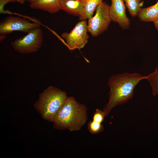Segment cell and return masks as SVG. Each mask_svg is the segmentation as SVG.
Instances as JSON below:
<instances>
[{
  "mask_svg": "<svg viewBox=\"0 0 158 158\" xmlns=\"http://www.w3.org/2000/svg\"><path fill=\"white\" fill-rule=\"evenodd\" d=\"M146 78V76L138 73L124 72L110 76L108 82L110 89L109 101L103 110L106 117L116 106L126 103L132 99L135 87L141 80Z\"/></svg>",
  "mask_w": 158,
  "mask_h": 158,
  "instance_id": "6da1fadb",
  "label": "cell"
},
{
  "mask_svg": "<svg viewBox=\"0 0 158 158\" xmlns=\"http://www.w3.org/2000/svg\"><path fill=\"white\" fill-rule=\"evenodd\" d=\"M87 110L85 105L74 97H67L53 119L54 127L71 131L80 130L87 121Z\"/></svg>",
  "mask_w": 158,
  "mask_h": 158,
  "instance_id": "7a4b0ae2",
  "label": "cell"
},
{
  "mask_svg": "<svg viewBox=\"0 0 158 158\" xmlns=\"http://www.w3.org/2000/svg\"><path fill=\"white\" fill-rule=\"evenodd\" d=\"M67 97L65 91L54 86H49L40 94L35 106L43 118L53 122Z\"/></svg>",
  "mask_w": 158,
  "mask_h": 158,
  "instance_id": "3957f363",
  "label": "cell"
},
{
  "mask_svg": "<svg viewBox=\"0 0 158 158\" xmlns=\"http://www.w3.org/2000/svg\"><path fill=\"white\" fill-rule=\"evenodd\" d=\"M43 33L40 28L35 29L25 35L16 39L11 43L14 50L23 54L37 51L41 47Z\"/></svg>",
  "mask_w": 158,
  "mask_h": 158,
  "instance_id": "277c9868",
  "label": "cell"
},
{
  "mask_svg": "<svg viewBox=\"0 0 158 158\" xmlns=\"http://www.w3.org/2000/svg\"><path fill=\"white\" fill-rule=\"evenodd\" d=\"M109 6L102 1L96 9L95 15L88 19V32L96 37L107 30L111 21L109 14Z\"/></svg>",
  "mask_w": 158,
  "mask_h": 158,
  "instance_id": "5b68a950",
  "label": "cell"
},
{
  "mask_svg": "<svg viewBox=\"0 0 158 158\" xmlns=\"http://www.w3.org/2000/svg\"><path fill=\"white\" fill-rule=\"evenodd\" d=\"M40 24L37 22H32L27 19L20 17L10 16L6 17L0 23V36H6L14 31L25 33L40 28Z\"/></svg>",
  "mask_w": 158,
  "mask_h": 158,
  "instance_id": "8992f818",
  "label": "cell"
},
{
  "mask_svg": "<svg viewBox=\"0 0 158 158\" xmlns=\"http://www.w3.org/2000/svg\"><path fill=\"white\" fill-rule=\"evenodd\" d=\"M87 32V23L86 20H82L69 32H64L61 35L69 49L75 50L82 48L87 44L89 38Z\"/></svg>",
  "mask_w": 158,
  "mask_h": 158,
  "instance_id": "52a82bcc",
  "label": "cell"
},
{
  "mask_svg": "<svg viewBox=\"0 0 158 158\" xmlns=\"http://www.w3.org/2000/svg\"><path fill=\"white\" fill-rule=\"evenodd\" d=\"M109 14L111 20L118 23L123 29H129L130 20L126 13V5L124 0H111Z\"/></svg>",
  "mask_w": 158,
  "mask_h": 158,
  "instance_id": "ba28073f",
  "label": "cell"
},
{
  "mask_svg": "<svg viewBox=\"0 0 158 158\" xmlns=\"http://www.w3.org/2000/svg\"><path fill=\"white\" fill-rule=\"evenodd\" d=\"M30 7L33 9L40 10L51 14L61 10L60 0H35L30 4Z\"/></svg>",
  "mask_w": 158,
  "mask_h": 158,
  "instance_id": "9c48e42d",
  "label": "cell"
},
{
  "mask_svg": "<svg viewBox=\"0 0 158 158\" xmlns=\"http://www.w3.org/2000/svg\"><path fill=\"white\" fill-rule=\"evenodd\" d=\"M60 6L61 10L79 17L83 11V0H60Z\"/></svg>",
  "mask_w": 158,
  "mask_h": 158,
  "instance_id": "30bf717a",
  "label": "cell"
},
{
  "mask_svg": "<svg viewBox=\"0 0 158 158\" xmlns=\"http://www.w3.org/2000/svg\"><path fill=\"white\" fill-rule=\"evenodd\" d=\"M138 16L142 21L154 22L158 18V0L155 4L142 8Z\"/></svg>",
  "mask_w": 158,
  "mask_h": 158,
  "instance_id": "8fae6325",
  "label": "cell"
},
{
  "mask_svg": "<svg viewBox=\"0 0 158 158\" xmlns=\"http://www.w3.org/2000/svg\"><path fill=\"white\" fill-rule=\"evenodd\" d=\"M103 0H83L84 7L79 20H86L93 16L94 12Z\"/></svg>",
  "mask_w": 158,
  "mask_h": 158,
  "instance_id": "7c38bea8",
  "label": "cell"
},
{
  "mask_svg": "<svg viewBox=\"0 0 158 158\" xmlns=\"http://www.w3.org/2000/svg\"><path fill=\"white\" fill-rule=\"evenodd\" d=\"M126 6L131 16L134 17L138 15L142 8V0H124Z\"/></svg>",
  "mask_w": 158,
  "mask_h": 158,
  "instance_id": "4fadbf2b",
  "label": "cell"
},
{
  "mask_svg": "<svg viewBox=\"0 0 158 158\" xmlns=\"http://www.w3.org/2000/svg\"><path fill=\"white\" fill-rule=\"evenodd\" d=\"M150 83L152 94L155 96L158 94V66L154 72L146 76V78Z\"/></svg>",
  "mask_w": 158,
  "mask_h": 158,
  "instance_id": "5bb4252c",
  "label": "cell"
},
{
  "mask_svg": "<svg viewBox=\"0 0 158 158\" xmlns=\"http://www.w3.org/2000/svg\"><path fill=\"white\" fill-rule=\"evenodd\" d=\"M87 129L92 134H95L102 132L104 130L102 123L90 121L87 124Z\"/></svg>",
  "mask_w": 158,
  "mask_h": 158,
  "instance_id": "9a60e30c",
  "label": "cell"
},
{
  "mask_svg": "<svg viewBox=\"0 0 158 158\" xmlns=\"http://www.w3.org/2000/svg\"><path fill=\"white\" fill-rule=\"evenodd\" d=\"M105 117L106 116L103 111L97 108L93 114L92 121L102 123Z\"/></svg>",
  "mask_w": 158,
  "mask_h": 158,
  "instance_id": "2e32d148",
  "label": "cell"
},
{
  "mask_svg": "<svg viewBox=\"0 0 158 158\" xmlns=\"http://www.w3.org/2000/svg\"><path fill=\"white\" fill-rule=\"evenodd\" d=\"M15 0H0V13L4 14L5 13L4 6L10 2H15Z\"/></svg>",
  "mask_w": 158,
  "mask_h": 158,
  "instance_id": "e0dca14e",
  "label": "cell"
},
{
  "mask_svg": "<svg viewBox=\"0 0 158 158\" xmlns=\"http://www.w3.org/2000/svg\"><path fill=\"white\" fill-rule=\"evenodd\" d=\"M154 23V25L156 29L158 30V18Z\"/></svg>",
  "mask_w": 158,
  "mask_h": 158,
  "instance_id": "ac0fdd59",
  "label": "cell"
},
{
  "mask_svg": "<svg viewBox=\"0 0 158 158\" xmlns=\"http://www.w3.org/2000/svg\"><path fill=\"white\" fill-rule=\"evenodd\" d=\"M15 0L16 1V2H17L21 4H24L25 2V1H26V0Z\"/></svg>",
  "mask_w": 158,
  "mask_h": 158,
  "instance_id": "d6986e66",
  "label": "cell"
},
{
  "mask_svg": "<svg viewBox=\"0 0 158 158\" xmlns=\"http://www.w3.org/2000/svg\"><path fill=\"white\" fill-rule=\"evenodd\" d=\"M35 0H26V1L29 2L30 4L34 2Z\"/></svg>",
  "mask_w": 158,
  "mask_h": 158,
  "instance_id": "ffe728a7",
  "label": "cell"
}]
</instances>
